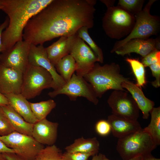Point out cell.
<instances>
[{
    "label": "cell",
    "mask_w": 160,
    "mask_h": 160,
    "mask_svg": "<svg viewBox=\"0 0 160 160\" xmlns=\"http://www.w3.org/2000/svg\"><path fill=\"white\" fill-rule=\"evenodd\" d=\"M150 67L152 76L155 80L151 82L152 85L155 88L160 86V62L150 65Z\"/></svg>",
    "instance_id": "obj_34"
},
{
    "label": "cell",
    "mask_w": 160,
    "mask_h": 160,
    "mask_svg": "<svg viewBox=\"0 0 160 160\" xmlns=\"http://www.w3.org/2000/svg\"><path fill=\"white\" fill-rule=\"evenodd\" d=\"M73 36L61 37L57 41L46 48L48 58L55 66L60 60L69 54Z\"/></svg>",
    "instance_id": "obj_20"
},
{
    "label": "cell",
    "mask_w": 160,
    "mask_h": 160,
    "mask_svg": "<svg viewBox=\"0 0 160 160\" xmlns=\"http://www.w3.org/2000/svg\"><path fill=\"white\" fill-rule=\"evenodd\" d=\"M95 0H52L32 17L23 31V39L37 46L62 36L76 34L81 27L94 25Z\"/></svg>",
    "instance_id": "obj_1"
},
{
    "label": "cell",
    "mask_w": 160,
    "mask_h": 160,
    "mask_svg": "<svg viewBox=\"0 0 160 160\" xmlns=\"http://www.w3.org/2000/svg\"><path fill=\"white\" fill-rule=\"evenodd\" d=\"M9 105L8 100L5 95L0 92V106Z\"/></svg>",
    "instance_id": "obj_38"
},
{
    "label": "cell",
    "mask_w": 160,
    "mask_h": 160,
    "mask_svg": "<svg viewBox=\"0 0 160 160\" xmlns=\"http://www.w3.org/2000/svg\"><path fill=\"white\" fill-rule=\"evenodd\" d=\"M150 124L143 128L151 137L157 145L160 144V107H153L150 112Z\"/></svg>",
    "instance_id": "obj_23"
},
{
    "label": "cell",
    "mask_w": 160,
    "mask_h": 160,
    "mask_svg": "<svg viewBox=\"0 0 160 160\" xmlns=\"http://www.w3.org/2000/svg\"><path fill=\"white\" fill-rule=\"evenodd\" d=\"M1 107L15 131L32 136L33 124L25 121L10 105Z\"/></svg>",
    "instance_id": "obj_21"
},
{
    "label": "cell",
    "mask_w": 160,
    "mask_h": 160,
    "mask_svg": "<svg viewBox=\"0 0 160 160\" xmlns=\"http://www.w3.org/2000/svg\"><path fill=\"white\" fill-rule=\"evenodd\" d=\"M52 1L0 0V10L7 15L9 20L2 33L1 52L23 40L24 30L28 21Z\"/></svg>",
    "instance_id": "obj_2"
},
{
    "label": "cell",
    "mask_w": 160,
    "mask_h": 160,
    "mask_svg": "<svg viewBox=\"0 0 160 160\" xmlns=\"http://www.w3.org/2000/svg\"><path fill=\"white\" fill-rule=\"evenodd\" d=\"M99 149V142L95 137L87 139L83 137L79 138L65 148L68 152L90 153L94 156L97 154Z\"/></svg>",
    "instance_id": "obj_22"
},
{
    "label": "cell",
    "mask_w": 160,
    "mask_h": 160,
    "mask_svg": "<svg viewBox=\"0 0 160 160\" xmlns=\"http://www.w3.org/2000/svg\"><path fill=\"white\" fill-rule=\"evenodd\" d=\"M53 81L50 73L44 68L29 64L23 73L21 94L27 100L39 95L42 90L53 88Z\"/></svg>",
    "instance_id": "obj_7"
},
{
    "label": "cell",
    "mask_w": 160,
    "mask_h": 160,
    "mask_svg": "<svg viewBox=\"0 0 160 160\" xmlns=\"http://www.w3.org/2000/svg\"><path fill=\"white\" fill-rule=\"evenodd\" d=\"M155 47L156 49L158 51H160V41L159 37L155 39Z\"/></svg>",
    "instance_id": "obj_43"
},
{
    "label": "cell",
    "mask_w": 160,
    "mask_h": 160,
    "mask_svg": "<svg viewBox=\"0 0 160 160\" xmlns=\"http://www.w3.org/2000/svg\"><path fill=\"white\" fill-rule=\"evenodd\" d=\"M69 54L76 62V74L84 77L93 68L98 57L90 48L76 33L72 36Z\"/></svg>",
    "instance_id": "obj_10"
},
{
    "label": "cell",
    "mask_w": 160,
    "mask_h": 160,
    "mask_svg": "<svg viewBox=\"0 0 160 160\" xmlns=\"http://www.w3.org/2000/svg\"><path fill=\"white\" fill-rule=\"evenodd\" d=\"M156 0H149L142 10L134 17L135 22L130 33L124 39L117 41L111 51L112 53L130 40L134 39H147L152 35H156L160 29L159 16L152 15L150 13L151 7Z\"/></svg>",
    "instance_id": "obj_5"
},
{
    "label": "cell",
    "mask_w": 160,
    "mask_h": 160,
    "mask_svg": "<svg viewBox=\"0 0 160 160\" xmlns=\"http://www.w3.org/2000/svg\"><path fill=\"white\" fill-rule=\"evenodd\" d=\"M121 85L123 88L127 89L131 94L139 110L142 112L143 118L147 119L150 111L154 107V103L147 98L141 89L129 80L123 82Z\"/></svg>",
    "instance_id": "obj_18"
},
{
    "label": "cell",
    "mask_w": 160,
    "mask_h": 160,
    "mask_svg": "<svg viewBox=\"0 0 160 160\" xmlns=\"http://www.w3.org/2000/svg\"><path fill=\"white\" fill-rule=\"evenodd\" d=\"M10 105L26 121L34 124L38 120L31 110L29 102L21 93L5 95Z\"/></svg>",
    "instance_id": "obj_19"
},
{
    "label": "cell",
    "mask_w": 160,
    "mask_h": 160,
    "mask_svg": "<svg viewBox=\"0 0 160 160\" xmlns=\"http://www.w3.org/2000/svg\"><path fill=\"white\" fill-rule=\"evenodd\" d=\"M107 102L113 115L135 120L139 117L140 110L136 103L125 91L114 90Z\"/></svg>",
    "instance_id": "obj_11"
},
{
    "label": "cell",
    "mask_w": 160,
    "mask_h": 160,
    "mask_svg": "<svg viewBox=\"0 0 160 160\" xmlns=\"http://www.w3.org/2000/svg\"><path fill=\"white\" fill-rule=\"evenodd\" d=\"M89 28L86 26L80 28L77 31V36L84 41L86 42L89 47L97 56L98 62L103 63V56L102 49L89 36L88 32Z\"/></svg>",
    "instance_id": "obj_27"
},
{
    "label": "cell",
    "mask_w": 160,
    "mask_h": 160,
    "mask_svg": "<svg viewBox=\"0 0 160 160\" xmlns=\"http://www.w3.org/2000/svg\"><path fill=\"white\" fill-rule=\"evenodd\" d=\"M48 95L52 98L60 95H65L72 101L76 100L78 97H83L95 105L99 102L91 85L83 77L74 73L63 86L49 92Z\"/></svg>",
    "instance_id": "obj_8"
},
{
    "label": "cell",
    "mask_w": 160,
    "mask_h": 160,
    "mask_svg": "<svg viewBox=\"0 0 160 160\" xmlns=\"http://www.w3.org/2000/svg\"><path fill=\"white\" fill-rule=\"evenodd\" d=\"M61 150L55 144L41 150L33 160H63Z\"/></svg>",
    "instance_id": "obj_28"
},
{
    "label": "cell",
    "mask_w": 160,
    "mask_h": 160,
    "mask_svg": "<svg viewBox=\"0 0 160 160\" xmlns=\"http://www.w3.org/2000/svg\"><path fill=\"white\" fill-rule=\"evenodd\" d=\"M92 86L97 97L101 98L108 90L125 91L122 84L129 80L120 73L119 64L112 63L103 66L96 63L84 77Z\"/></svg>",
    "instance_id": "obj_3"
},
{
    "label": "cell",
    "mask_w": 160,
    "mask_h": 160,
    "mask_svg": "<svg viewBox=\"0 0 160 160\" xmlns=\"http://www.w3.org/2000/svg\"><path fill=\"white\" fill-rule=\"evenodd\" d=\"M15 153V151L7 147L0 140V153Z\"/></svg>",
    "instance_id": "obj_37"
},
{
    "label": "cell",
    "mask_w": 160,
    "mask_h": 160,
    "mask_svg": "<svg viewBox=\"0 0 160 160\" xmlns=\"http://www.w3.org/2000/svg\"><path fill=\"white\" fill-rule=\"evenodd\" d=\"M0 140L7 147L13 150L16 154L27 160H33L44 148L32 136L16 131L0 136Z\"/></svg>",
    "instance_id": "obj_9"
},
{
    "label": "cell",
    "mask_w": 160,
    "mask_h": 160,
    "mask_svg": "<svg viewBox=\"0 0 160 160\" xmlns=\"http://www.w3.org/2000/svg\"><path fill=\"white\" fill-rule=\"evenodd\" d=\"M28 64L41 67L47 71L53 79L54 90L63 86L65 82L56 71L55 67L51 63L46 48L43 45L38 46L30 44L28 56Z\"/></svg>",
    "instance_id": "obj_13"
},
{
    "label": "cell",
    "mask_w": 160,
    "mask_h": 160,
    "mask_svg": "<svg viewBox=\"0 0 160 160\" xmlns=\"http://www.w3.org/2000/svg\"><path fill=\"white\" fill-rule=\"evenodd\" d=\"M142 158V156H138L135 157L134 158L128 160H141ZM101 160H111L107 158L104 154L103 155Z\"/></svg>",
    "instance_id": "obj_41"
},
{
    "label": "cell",
    "mask_w": 160,
    "mask_h": 160,
    "mask_svg": "<svg viewBox=\"0 0 160 160\" xmlns=\"http://www.w3.org/2000/svg\"><path fill=\"white\" fill-rule=\"evenodd\" d=\"M0 160H8L3 153H0Z\"/></svg>",
    "instance_id": "obj_44"
},
{
    "label": "cell",
    "mask_w": 160,
    "mask_h": 160,
    "mask_svg": "<svg viewBox=\"0 0 160 160\" xmlns=\"http://www.w3.org/2000/svg\"><path fill=\"white\" fill-rule=\"evenodd\" d=\"M23 73L0 64V92L5 95L21 93Z\"/></svg>",
    "instance_id": "obj_14"
},
{
    "label": "cell",
    "mask_w": 160,
    "mask_h": 160,
    "mask_svg": "<svg viewBox=\"0 0 160 160\" xmlns=\"http://www.w3.org/2000/svg\"><path fill=\"white\" fill-rule=\"evenodd\" d=\"M113 135L118 139L123 137L141 129L137 120L116 116L113 114L108 116Z\"/></svg>",
    "instance_id": "obj_16"
},
{
    "label": "cell",
    "mask_w": 160,
    "mask_h": 160,
    "mask_svg": "<svg viewBox=\"0 0 160 160\" xmlns=\"http://www.w3.org/2000/svg\"><path fill=\"white\" fill-rule=\"evenodd\" d=\"M9 22L8 18L7 16L4 21L2 23H0V54L2 51V45L1 40V35L3 31L7 26Z\"/></svg>",
    "instance_id": "obj_35"
},
{
    "label": "cell",
    "mask_w": 160,
    "mask_h": 160,
    "mask_svg": "<svg viewBox=\"0 0 160 160\" xmlns=\"http://www.w3.org/2000/svg\"><path fill=\"white\" fill-rule=\"evenodd\" d=\"M107 7L102 19V26L105 33L113 39L126 37L135 25L134 16L118 6Z\"/></svg>",
    "instance_id": "obj_4"
},
{
    "label": "cell",
    "mask_w": 160,
    "mask_h": 160,
    "mask_svg": "<svg viewBox=\"0 0 160 160\" xmlns=\"http://www.w3.org/2000/svg\"><path fill=\"white\" fill-rule=\"evenodd\" d=\"M94 155L90 153L81 152H69L65 151L62 154L63 160H88L89 158Z\"/></svg>",
    "instance_id": "obj_31"
},
{
    "label": "cell",
    "mask_w": 160,
    "mask_h": 160,
    "mask_svg": "<svg viewBox=\"0 0 160 160\" xmlns=\"http://www.w3.org/2000/svg\"><path fill=\"white\" fill-rule=\"evenodd\" d=\"M155 43V39L152 38L147 39H133L126 42L115 52L122 56L134 52L140 55L143 58L150 53L157 50Z\"/></svg>",
    "instance_id": "obj_17"
},
{
    "label": "cell",
    "mask_w": 160,
    "mask_h": 160,
    "mask_svg": "<svg viewBox=\"0 0 160 160\" xmlns=\"http://www.w3.org/2000/svg\"><path fill=\"white\" fill-rule=\"evenodd\" d=\"M55 67L66 83L69 80L75 71L76 62L73 57L69 54L60 60Z\"/></svg>",
    "instance_id": "obj_24"
},
{
    "label": "cell",
    "mask_w": 160,
    "mask_h": 160,
    "mask_svg": "<svg viewBox=\"0 0 160 160\" xmlns=\"http://www.w3.org/2000/svg\"><path fill=\"white\" fill-rule=\"evenodd\" d=\"M100 1L104 4L106 7H110L114 6L115 0H101Z\"/></svg>",
    "instance_id": "obj_40"
},
{
    "label": "cell",
    "mask_w": 160,
    "mask_h": 160,
    "mask_svg": "<svg viewBox=\"0 0 160 160\" xmlns=\"http://www.w3.org/2000/svg\"><path fill=\"white\" fill-rule=\"evenodd\" d=\"M30 44L23 40L17 42L12 48L0 54V64L23 73L28 64Z\"/></svg>",
    "instance_id": "obj_12"
},
{
    "label": "cell",
    "mask_w": 160,
    "mask_h": 160,
    "mask_svg": "<svg viewBox=\"0 0 160 160\" xmlns=\"http://www.w3.org/2000/svg\"><path fill=\"white\" fill-rule=\"evenodd\" d=\"M95 129L99 135L104 136L108 135L111 132V128L107 120H101L98 121L95 126Z\"/></svg>",
    "instance_id": "obj_32"
},
{
    "label": "cell",
    "mask_w": 160,
    "mask_h": 160,
    "mask_svg": "<svg viewBox=\"0 0 160 160\" xmlns=\"http://www.w3.org/2000/svg\"><path fill=\"white\" fill-rule=\"evenodd\" d=\"M29 104L34 116L38 121L46 118L56 106V103L52 99L36 103L29 102Z\"/></svg>",
    "instance_id": "obj_25"
},
{
    "label": "cell",
    "mask_w": 160,
    "mask_h": 160,
    "mask_svg": "<svg viewBox=\"0 0 160 160\" xmlns=\"http://www.w3.org/2000/svg\"><path fill=\"white\" fill-rule=\"evenodd\" d=\"M3 153L8 160H27L15 153Z\"/></svg>",
    "instance_id": "obj_36"
},
{
    "label": "cell",
    "mask_w": 160,
    "mask_h": 160,
    "mask_svg": "<svg viewBox=\"0 0 160 160\" xmlns=\"http://www.w3.org/2000/svg\"></svg>",
    "instance_id": "obj_45"
},
{
    "label": "cell",
    "mask_w": 160,
    "mask_h": 160,
    "mask_svg": "<svg viewBox=\"0 0 160 160\" xmlns=\"http://www.w3.org/2000/svg\"><path fill=\"white\" fill-rule=\"evenodd\" d=\"M157 145L143 128L118 139L116 150L123 160L151 153Z\"/></svg>",
    "instance_id": "obj_6"
},
{
    "label": "cell",
    "mask_w": 160,
    "mask_h": 160,
    "mask_svg": "<svg viewBox=\"0 0 160 160\" xmlns=\"http://www.w3.org/2000/svg\"><path fill=\"white\" fill-rule=\"evenodd\" d=\"M103 154L99 153L96 154L93 156L91 160H101Z\"/></svg>",
    "instance_id": "obj_42"
},
{
    "label": "cell",
    "mask_w": 160,
    "mask_h": 160,
    "mask_svg": "<svg viewBox=\"0 0 160 160\" xmlns=\"http://www.w3.org/2000/svg\"><path fill=\"white\" fill-rule=\"evenodd\" d=\"M14 131L8 119L0 106V136L7 135Z\"/></svg>",
    "instance_id": "obj_30"
},
{
    "label": "cell",
    "mask_w": 160,
    "mask_h": 160,
    "mask_svg": "<svg viewBox=\"0 0 160 160\" xmlns=\"http://www.w3.org/2000/svg\"><path fill=\"white\" fill-rule=\"evenodd\" d=\"M141 160H160V159L155 157L151 153L142 156Z\"/></svg>",
    "instance_id": "obj_39"
},
{
    "label": "cell",
    "mask_w": 160,
    "mask_h": 160,
    "mask_svg": "<svg viewBox=\"0 0 160 160\" xmlns=\"http://www.w3.org/2000/svg\"><path fill=\"white\" fill-rule=\"evenodd\" d=\"M58 124L46 119L38 121L33 124L32 136L40 143L52 145L56 142Z\"/></svg>",
    "instance_id": "obj_15"
},
{
    "label": "cell",
    "mask_w": 160,
    "mask_h": 160,
    "mask_svg": "<svg viewBox=\"0 0 160 160\" xmlns=\"http://www.w3.org/2000/svg\"><path fill=\"white\" fill-rule=\"evenodd\" d=\"M130 65L136 78V85L140 88L143 87L146 83L145 67L138 59L127 58L125 60Z\"/></svg>",
    "instance_id": "obj_26"
},
{
    "label": "cell",
    "mask_w": 160,
    "mask_h": 160,
    "mask_svg": "<svg viewBox=\"0 0 160 160\" xmlns=\"http://www.w3.org/2000/svg\"><path fill=\"white\" fill-rule=\"evenodd\" d=\"M144 0H119L118 5L135 15L142 10Z\"/></svg>",
    "instance_id": "obj_29"
},
{
    "label": "cell",
    "mask_w": 160,
    "mask_h": 160,
    "mask_svg": "<svg viewBox=\"0 0 160 160\" xmlns=\"http://www.w3.org/2000/svg\"><path fill=\"white\" fill-rule=\"evenodd\" d=\"M160 62V51H154L148 54L142 59L141 63L145 67Z\"/></svg>",
    "instance_id": "obj_33"
}]
</instances>
